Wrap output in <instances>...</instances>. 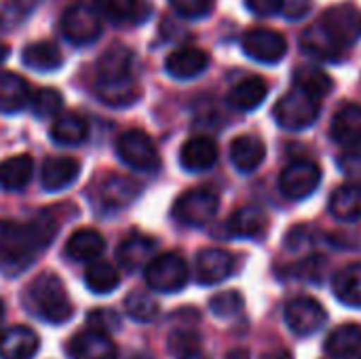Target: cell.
<instances>
[{"label": "cell", "instance_id": "cell-1", "mask_svg": "<svg viewBox=\"0 0 361 359\" xmlns=\"http://www.w3.org/2000/svg\"><path fill=\"white\" fill-rule=\"evenodd\" d=\"M57 235V222L40 214L30 222H0V273L17 277L25 273L36 256L44 252Z\"/></svg>", "mask_w": 361, "mask_h": 359}, {"label": "cell", "instance_id": "cell-2", "mask_svg": "<svg viewBox=\"0 0 361 359\" xmlns=\"http://www.w3.org/2000/svg\"><path fill=\"white\" fill-rule=\"evenodd\" d=\"M133 53L127 47H110L95 68V93L108 106H129L137 99V83L133 78Z\"/></svg>", "mask_w": 361, "mask_h": 359}, {"label": "cell", "instance_id": "cell-3", "mask_svg": "<svg viewBox=\"0 0 361 359\" xmlns=\"http://www.w3.org/2000/svg\"><path fill=\"white\" fill-rule=\"evenodd\" d=\"M27 309L47 324H66L74 315V307L68 298L63 281L55 273H40L27 288Z\"/></svg>", "mask_w": 361, "mask_h": 359}, {"label": "cell", "instance_id": "cell-4", "mask_svg": "<svg viewBox=\"0 0 361 359\" xmlns=\"http://www.w3.org/2000/svg\"><path fill=\"white\" fill-rule=\"evenodd\" d=\"M144 279L152 292L176 294L188 284V264L176 252L159 254L144 269Z\"/></svg>", "mask_w": 361, "mask_h": 359}, {"label": "cell", "instance_id": "cell-5", "mask_svg": "<svg viewBox=\"0 0 361 359\" xmlns=\"http://www.w3.org/2000/svg\"><path fill=\"white\" fill-rule=\"evenodd\" d=\"M102 30L104 28H102L99 13L95 11V6H91L85 0L72 2L61 15V32L76 47L95 42L102 36Z\"/></svg>", "mask_w": 361, "mask_h": 359}, {"label": "cell", "instance_id": "cell-6", "mask_svg": "<svg viewBox=\"0 0 361 359\" xmlns=\"http://www.w3.org/2000/svg\"><path fill=\"white\" fill-rule=\"evenodd\" d=\"M218 207H220V199L214 190L192 188L176 199L171 216L184 226L201 229L214 220V216L218 214Z\"/></svg>", "mask_w": 361, "mask_h": 359}, {"label": "cell", "instance_id": "cell-7", "mask_svg": "<svg viewBox=\"0 0 361 359\" xmlns=\"http://www.w3.org/2000/svg\"><path fill=\"white\" fill-rule=\"evenodd\" d=\"M317 23L341 51L355 44L361 38V11L355 4L330 6L317 19Z\"/></svg>", "mask_w": 361, "mask_h": 359}, {"label": "cell", "instance_id": "cell-8", "mask_svg": "<svg viewBox=\"0 0 361 359\" xmlns=\"http://www.w3.org/2000/svg\"><path fill=\"white\" fill-rule=\"evenodd\" d=\"M118 159L135 171H154L161 167L159 150L152 142V138L146 131L129 129L125 131L116 142Z\"/></svg>", "mask_w": 361, "mask_h": 359}, {"label": "cell", "instance_id": "cell-9", "mask_svg": "<svg viewBox=\"0 0 361 359\" xmlns=\"http://www.w3.org/2000/svg\"><path fill=\"white\" fill-rule=\"evenodd\" d=\"M317 116H319V99H313L298 89L286 93L275 106V118L288 131H302L311 127L317 121Z\"/></svg>", "mask_w": 361, "mask_h": 359}, {"label": "cell", "instance_id": "cell-10", "mask_svg": "<svg viewBox=\"0 0 361 359\" xmlns=\"http://www.w3.org/2000/svg\"><path fill=\"white\" fill-rule=\"evenodd\" d=\"M322 184V169L317 163L309 159H298L290 163L281 176H279V190L292 199V201H302L311 197Z\"/></svg>", "mask_w": 361, "mask_h": 359}, {"label": "cell", "instance_id": "cell-11", "mask_svg": "<svg viewBox=\"0 0 361 359\" xmlns=\"http://www.w3.org/2000/svg\"><path fill=\"white\" fill-rule=\"evenodd\" d=\"M243 51L247 57L260 63H277L288 51V40L283 34L271 28H252L243 34Z\"/></svg>", "mask_w": 361, "mask_h": 359}, {"label": "cell", "instance_id": "cell-12", "mask_svg": "<svg viewBox=\"0 0 361 359\" xmlns=\"http://www.w3.org/2000/svg\"><path fill=\"white\" fill-rule=\"evenodd\" d=\"M283 317H286L288 328L296 336H311V334L319 332L328 322L326 309L317 300L307 298V296L290 300L288 307H286Z\"/></svg>", "mask_w": 361, "mask_h": 359}, {"label": "cell", "instance_id": "cell-13", "mask_svg": "<svg viewBox=\"0 0 361 359\" xmlns=\"http://www.w3.org/2000/svg\"><path fill=\"white\" fill-rule=\"evenodd\" d=\"M235 271V256L220 248L201 250L197 256V281L201 286H216L228 279Z\"/></svg>", "mask_w": 361, "mask_h": 359}, {"label": "cell", "instance_id": "cell-14", "mask_svg": "<svg viewBox=\"0 0 361 359\" xmlns=\"http://www.w3.org/2000/svg\"><path fill=\"white\" fill-rule=\"evenodd\" d=\"M80 176V161L74 157H49L40 169V184L49 193H59L72 186Z\"/></svg>", "mask_w": 361, "mask_h": 359}, {"label": "cell", "instance_id": "cell-15", "mask_svg": "<svg viewBox=\"0 0 361 359\" xmlns=\"http://www.w3.org/2000/svg\"><path fill=\"white\" fill-rule=\"evenodd\" d=\"M209 66V55L199 47H180L165 59V70L171 78L190 80L203 74Z\"/></svg>", "mask_w": 361, "mask_h": 359}, {"label": "cell", "instance_id": "cell-16", "mask_svg": "<svg viewBox=\"0 0 361 359\" xmlns=\"http://www.w3.org/2000/svg\"><path fill=\"white\" fill-rule=\"evenodd\" d=\"M72 359H118V351L108 334L97 330H85L72 336L68 345Z\"/></svg>", "mask_w": 361, "mask_h": 359}, {"label": "cell", "instance_id": "cell-17", "mask_svg": "<svg viewBox=\"0 0 361 359\" xmlns=\"http://www.w3.org/2000/svg\"><path fill=\"white\" fill-rule=\"evenodd\" d=\"M216 161H218V144L205 135L190 138L188 142H184L180 150V165L192 174L212 169Z\"/></svg>", "mask_w": 361, "mask_h": 359}, {"label": "cell", "instance_id": "cell-18", "mask_svg": "<svg viewBox=\"0 0 361 359\" xmlns=\"http://www.w3.org/2000/svg\"><path fill=\"white\" fill-rule=\"evenodd\" d=\"M40 349V339L25 326H13L0 334V358L32 359Z\"/></svg>", "mask_w": 361, "mask_h": 359}, {"label": "cell", "instance_id": "cell-19", "mask_svg": "<svg viewBox=\"0 0 361 359\" xmlns=\"http://www.w3.org/2000/svg\"><path fill=\"white\" fill-rule=\"evenodd\" d=\"M154 250H157L154 239L144 237V235H131L118 245L116 258H118V264L127 273H135L148 267V262L154 258Z\"/></svg>", "mask_w": 361, "mask_h": 359}, {"label": "cell", "instance_id": "cell-20", "mask_svg": "<svg viewBox=\"0 0 361 359\" xmlns=\"http://www.w3.org/2000/svg\"><path fill=\"white\" fill-rule=\"evenodd\" d=\"M332 138L347 150L361 148V106L347 104L332 121Z\"/></svg>", "mask_w": 361, "mask_h": 359}, {"label": "cell", "instance_id": "cell-21", "mask_svg": "<svg viewBox=\"0 0 361 359\" xmlns=\"http://www.w3.org/2000/svg\"><path fill=\"white\" fill-rule=\"evenodd\" d=\"M32 99L30 85L23 76L0 70V112L2 114H15L23 110Z\"/></svg>", "mask_w": 361, "mask_h": 359}, {"label": "cell", "instance_id": "cell-22", "mask_svg": "<svg viewBox=\"0 0 361 359\" xmlns=\"http://www.w3.org/2000/svg\"><path fill=\"white\" fill-rule=\"evenodd\" d=\"M264 142L256 135H239L231 142V163L241 174L256 171L264 161Z\"/></svg>", "mask_w": 361, "mask_h": 359}, {"label": "cell", "instance_id": "cell-23", "mask_svg": "<svg viewBox=\"0 0 361 359\" xmlns=\"http://www.w3.org/2000/svg\"><path fill=\"white\" fill-rule=\"evenodd\" d=\"M106 250V239L95 229H80L70 235L66 243V254L74 262H93Z\"/></svg>", "mask_w": 361, "mask_h": 359}, {"label": "cell", "instance_id": "cell-24", "mask_svg": "<svg viewBox=\"0 0 361 359\" xmlns=\"http://www.w3.org/2000/svg\"><path fill=\"white\" fill-rule=\"evenodd\" d=\"M326 353L334 359H353L361 353V326L345 324L334 328L324 345Z\"/></svg>", "mask_w": 361, "mask_h": 359}, {"label": "cell", "instance_id": "cell-25", "mask_svg": "<svg viewBox=\"0 0 361 359\" xmlns=\"http://www.w3.org/2000/svg\"><path fill=\"white\" fill-rule=\"evenodd\" d=\"M267 93H269V85L264 83V78H260V76H247V78L239 80L228 91V97L226 99H228V104L235 110L250 112V110H256L267 99Z\"/></svg>", "mask_w": 361, "mask_h": 359}, {"label": "cell", "instance_id": "cell-26", "mask_svg": "<svg viewBox=\"0 0 361 359\" xmlns=\"http://www.w3.org/2000/svg\"><path fill=\"white\" fill-rule=\"evenodd\" d=\"M140 195V186L125 176H110L99 186V199L106 209H125Z\"/></svg>", "mask_w": 361, "mask_h": 359}, {"label": "cell", "instance_id": "cell-27", "mask_svg": "<svg viewBox=\"0 0 361 359\" xmlns=\"http://www.w3.org/2000/svg\"><path fill=\"white\" fill-rule=\"evenodd\" d=\"M264 231H267V214L256 205H247V207L237 209L226 222V233L231 237H237V239L260 237Z\"/></svg>", "mask_w": 361, "mask_h": 359}, {"label": "cell", "instance_id": "cell-28", "mask_svg": "<svg viewBox=\"0 0 361 359\" xmlns=\"http://www.w3.org/2000/svg\"><path fill=\"white\" fill-rule=\"evenodd\" d=\"M21 59L30 70H36V72H53L61 68L63 63V55L59 47L51 40H38V42L27 44L21 51Z\"/></svg>", "mask_w": 361, "mask_h": 359}, {"label": "cell", "instance_id": "cell-29", "mask_svg": "<svg viewBox=\"0 0 361 359\" xmlns=\"http://www.w3.org/2000/svg\"><path fill=\"white\" fill-rule=\"evenodd\" d=\"M85 286L95 296L112 294L121 286V273L112 262H108L104 258L93 260V262H89V267L85 271Z\"/></svg>", "mask_w": 361, "mask_h": 359}, {"label": "cell", "instance_id": "cell-30", "mask_svg": "<svg viewBox=\"0 0 361 359\" xmlns=\"http://www.w3.org/2000/svg\"><path fill=\"white\" fill-rule=\"evenodd\" d=\"M34 174V161L27 154H15L0 161V188L21 190L30 184Z\"/></svg>", "mask_w": 361, "mask_h": 359}, {"label": "cell", "instance_id": "cell-31", "mask_svg": "<svg viewBox=\"0 0 361 359\" xmlns=\"http://www.w3.org/2000/svg\"><path fill=\"white\" fill-rule=\"evenodd\" d=\"M330 214L341 222H357L361 220V186L345 184L336 188L330 197Z\"/></svg>", "mask_w": 361, "mask_h": 359}, {"label": "cell", "instance_id": "cell-32", "mask_svg": "<svg viewBox=\"0 0 361 359\" xmlns=\"http://www.w3.org/2000/svg\"><path fill=\"white\" fill-rule=\"evenodd\" d=\"M87 135H89V125L76 112L59 114L51 127V138L59 146H78L87 140Z\"/></svg>", "mask_w": 361, "mask_h": 359}, {"label": "cell", "instance_id": "cell-33", "mask_svg": "<svg viewBox=\"0 0 361 359\" xmlns=\"http://www.w3.org/2000/svg\"><path fill=\"white\" fill-rule=\"evenodd\" d=\"M332 288L343 305L361 309V262L341 269L332 279Z\"/></svg>", "mask_w": 361, "mask_h": 359}, {"label": "cell", "instance_id": "cell-34", "mask_svg": "<svg viewBox=\"0 0 361 359\" xmlns=\"http://www.w3.org/2000/svg\"><path fill=\"white\" fill-rule=\"evenodd\" d=\"M300 44H302L305 53L319 57V59H338L343 55V51L330 40V36L322 30V25L317 21L302 32Z\"/></svg>", "mask_w": 361, "mask_h": 359}, {"label": "cell", "instance_id": "cell-35", "mask_svg": "<svg viewBox=\"0 0 361 359\" xmlns=\"http://www.w3.org/2000/svg\"><path fill=\"white\" fill-rule=\"evenodd\" d=\"M294 87L302 93H307L313 99H322L332 89V78L313 66H302L294 74Z\"/></svg>", "mask_w": 361, "mask_h": 359}, {"label": "cell", "instance_id": "cell-36", "mask_svg": "<svg viewBox=\"0 0 361 359\" xmlns=\"http://www.w3.org/2000/svg\"><path fill=\"white\" fill-rule=\"evenodd\" d=\"M99 17H106L112 23H127L135 19L137 0H93Z\"/></svg>", "mask_w": 361, "mask_h": 359}, {"label": "cell", "instance_id": "cell-37", "mask_svg": "<svg viewBox=\"0 0 361 359\" xmlns=\"http://www.w3.org/2000/svg\"><path fill=\"white\" fill-rule=\"evenodd\" d=\"M42 0H6L0 6V28L13 30L19 23H23L40 4Z\"/></svg>", "mask_w": 361, "mask_h": 359}, {"label": "cell", "instance_id": "cell-38", "mask_svg": "<svg viewBox=\"0 0 361 359\" xmlns=\"http://www.w3.org/2000/svg\"><path fill=\"white\" fill-rule=\"evenodd\" d=\"M125 311L131 320H135L140 324H148L159 315V305L146 292H131L125 298Z\"/></svg>", "mask_w": 361, "mask_h": 359}, {"label": "cell", "instance_id": "cell-39", "mask_svg": "<svg viewBox=\"0 0 361 359\" xmlns=\"http://www.w3.org/2000/svg\"><path fill=\"white\" fill-rule=\"evenodd\" d=\"M30 106L38 118H51V116L59 114V110L63 106V97L57 89H38L32 95Z\"/></svg>", "mask_w": 361, "mask_h": 359}, {"label": "cell", "instance_id": "cell-40", "mask_svg": "<svg viewBox=\"0 0 361 359\" xmlns=\"http://www.w3.org/2000/svg\"><path fill=\"white\" fill-rule=\"evenodd\" d=\"M241 309H243V296L239 292H233V290L231 292H220L209 300V311L216 317H222V320L235 317Z\"/></svg>", "mask_w": 361, "mask_h": 359}, {"label": "cell", "instance_id": "cell-41", "mask_svg": "<svg viewBox=\"0 0 361 359\" xmlns=\"http://www.w3.org/2000/svg\"><path fill=\"white\" fill-rule=\"evenodd\" d=\"M173 11L186 19H201L207 17L214 8V0H169Z\"/></svg>", "mask_w": 361, "mask_h": 359}, {"label": "cell", "instance_id": "cell-42", "mask_svg": "<svg viewBox=\"0 0 361 359\" xmlns=\"http://www.w3.org/2000/svg\"><path fill=\"white\" fill-rule=\"evenodd\" d=\"M87 320H89L91 330H97V332H104V334L114 332V330L121 328V317H118V313H114V311H110V309L91 311Z\"/></svg>", "mask_w": 361, "mask_h": 359}, {"label": "cell", "instance_id": "cell-43", "mask_svg": "<svg viewBox=\"0 0 361 359\" xmlns=\"http://www.w3.org/2000/svg\"><path fill=\"white\" fill-rule=\"evenodd\" d=\"M169 349L171 353L176 355H186L190 351H197L199 349V334L195 332H188V330H182V332H173L169 336Z\"/></svg>", "mask_w": 361, "mask_h": 359}, {"label": "cell", "instance_id": "cell-44", "mask_svg": "<svg viewBox=\"0 0 361 359\" xmlns=\"http://www.w3.org/2000/svg\"><path fill=\"white\" fill-rule=\"evenodd\" d=\"M313 2L311 0H281V13L286 19H302L311 13Z\"/></svg>", "mask_w": 361, "mask_h": 359}, {"label": "cell", "instance_id": "cell-45", "mask_svg": "<svg viewBox=\"0 0 361 359\" xmlns=\"http://www.w3.org/2000/svg\"><path fill=\"white\" fill-rule=\"evenodd\" d=\"M245 4L254 15H260V17H269L281 11V0H245Z\"/></svg>", "mask_w": 361, "mask_h": 359}, {"label": "cell", "instance_id": "cell-46", "mask_svg": "<svg viewBox=\"0 0 361 359\" xmlns=\"http://www.w3.org/2000/svg\"><path fill=\"white\" fill-rule=\"evenodd\" d=\"M343 171L353 180V184L361 186V154H347L341 159Z\"/></svg>", "mask_w": 361, "mask_h": 359}, {"label": "cell", "instance_id": "cell-47", "mask_svg": "<svg viewBox=\"0 0 361 359\" xmlns=\"http://www.w3.org/2000/svg\"><path fill=\"white\" fill-rule=\"evenodd\" d=\"M226 359H250V353L245 349H237V351H231Z\"/></svg>", "mask_w": 361, "mask_h": 359}, {"label": "cell", "instance_id": "cell-48", "mask_svg": "<svg viewBox=\"0 0 361 359\" xmlns=\"http://www.w3.org/2000/svg\"><path fill=\"white\" fill-rule=\"evenodd\" d=\"M262 359H292V355H290V351H275V353H269Z\"/></svg>", "mask_w": 361, "mask_h": 359}, {"label": "cell", "instance_id": "cell-49", "mask_svg": "<svg viewBox=\"0 0 361 359\" xmlns=\"http://www.w3.org/2000/svg\"><path fill=\"white\" fill-rule=\"evenodd\" d=\"M180 359H209L205 353H201L199 349L197 351H190V353H186V355H182Z\"/></svg>", "mask_w": 361, "mask_h": 359}, {"label": "cell", "instance_id": "cell-50", "mask_svg": "<svg viewBox=\"0 0 361 359\" xmlns=\"http://www.w3.org/2000/svg\"><path fill=\"white\" fill-rule=\"evenodd\" d=\"M11 55V49H8V44H4V42H0V63L6 59Z\"/></svg>", "mask_w": 361, "mask_h": 359}, {"label": "cell", "instance_id": "cell-51", "mask_svg": "<svg viewBox=\"0 0 361 359\" xmlns=\"http://www.w3.org/2000/svg\"><path fill=\"white\" fill-rule=\"evenodd\" d=\"M127 359H152L148 353H133V355H129Z\"/></svg>", "mask_w": 361, "mask_h": 359}, {"label": "cell", "instance_id": "cell-52", "mask_svg": "<svg viewBox=\"0 0 361 359\" xmlns=\"http://www.w3.org/2000/svg\"><path fill=\"white\" fill-rule=\"evenodd\" d=\"M2 322H4V305L0 303V328H2Z\"/></svg>", "mask_w": 361, "mask_h": 359}, {"label": "cell", "instance_id": "cell-53", "mask_svg": "<svg viewBox=\"0 0 361 359\" xmlns=\"http://www.w3.org/2000/svg\"><path fill=\"white\" fill-rule=\"evenodd\" d=\"M360 359H361V358H360Z\"/></svg>", "mask_w": 361, "mask_h": 359}]
</instances>
